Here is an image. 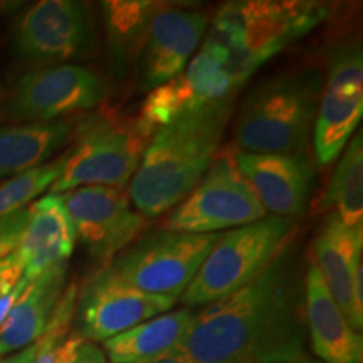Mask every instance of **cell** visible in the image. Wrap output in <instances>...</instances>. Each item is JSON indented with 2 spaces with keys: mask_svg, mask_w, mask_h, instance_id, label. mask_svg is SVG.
I'll return each mask as SVG.
<instances>
[{
  "mask_svg": "<svg viewBox=\"0 0 363 363\" xmlns=\"http://www.w3.org/2000/svg\"><path fill=\"white\" fill-rule=\"evenodd\" d=\"M305 274L289 240L257 278L194 313L189 363H296L305 357Z\"/></svg>",
  "mask_w": 363,
  "mask_h": 363,
  "instance_id": "obj_1",
  "label": "cell"
},
{
  "mask_svg": "<svg viewBox=\"0 0 363 363\" xmlns=\"http://www.w3.org/2000/svg\"><path fill=\"white\" fill-rule=\"evenodd\" d=\"M234 104L235 98L197 108L153 135L128 187L138 214H169L192 192L219 155Z\"/></svg>",
  "mask_w": 363,
  "mask_h": 363,
  "instance_id": "obj_2",
  "label": "cell"
},
{
  "mask_svg": "<svg viewBox=\"0 0 363 363\" xmlns=\"http://www.w3.org/2000/svg\"><path fill=\"white\" fill-rule=\"evenodd\" d=\"M330 9L320 2L244 0L222 6L203 45L219 54L235 84L320 26Z\"/></svg>",
  "mask_w": 363,
  "mask_h": 363,
  "instance_id": "obj_3",
  "label": "cell"
},
{
  "mask_svg": "<svg viewBox=\"0 0 363 363\" xmlns=\"http://www.w3.org/2000/svg\"><path fill=\"white\" fill-rule=\"evenodd\" d=\"M323 81L320 69L298 67L252 88L235 115L234 148L247 153L306 152Z\"/></svg>",
  "mask_w": 363,
  "mask_h": 363,
  "instance_id": "obj_4",
  "label": "cell"
},
{
  "mask_svg": "<svg viewBox=\"0 0 363 363\" xmlns=\"http://www.w3.org/2000/svg\"><path fill=\"white\" fill-rule=\"evenodd\" d=\"M152 138L138 116H88L76 126L74 143L49 194L62 195L86 185L126 189Z\"/></svg>",
  "mask_w": 363,
  "mask_h": 363,
  "instance_id": "obj_5",
  "label": "cell"
},
{
  "mask_svg": "<svg viewBox=\"0 0 363 363\" xmlns=\"http://www.w3.org/2000/svg\"><path fill=\"white\" fill-rule=\"evenodd\" d=\"M296 219H264L219 234L180 299L185 308L207 306L251 283L293 238Z\"/></svg>",
  "mask_w": 363,
  "mask_h": 363,
  "instance_id": "obj_6",
  "label": "cell"
},
{
  "mask_svg": "<svg viewBox=\"0 0 363 363\" xmlns=\"http://www.w3.org/2000/svg\"><path fill=\"white\" fill-rule=\"evenodd\" d=\"M267 214L240 174L234 147L220 150L206 175L160 222V229L185 234H219L264 219Z\"/></svg>",
  "mask_w": 363,
  "mask_h": 363,
  "instance_id": "obj_7",
  "label": "cell"
},
{
  "mask_svg": "<svg viewBox=\"0 0 363 363\" xmlns=\"http://www.w3.org/2000/svg\"><path fill=\"white\" fill-rule=\"evenodd\" d=\"M217 238L219 234L172 233L158 227L140 235L108 266L140 291L180 299Z\"/></svg>",
  "mask_w": 363,
  "mask_h": 363,
  "instance_id": "obj_8",
  "label": "cell"
},
{
  "mask_svg": "<svg viewBox=\"0 0 363 363\" xmlns=\"http://www.w3.org/2000/svg\"><path fill=\"white\" fill-rule=\"evenodd\" d=\"M17 57L44 66L69 65L96 49L93 9L76 0H43L17 17L11 30Z\"/></svg>",
  "mask_w": 363,
  "mask_h": 363,
  "instance_id": "obj_9",
  "label": "cell"
},
{
  "mask_svg": "<svg viewBox=\"0 0 363 363\" xmlns=\"http://www.w3.org/2000/svg\"><path fill=\"white\" fill-rule=\"evenodd\" d=\"M110 84L91 67L44 66L26 72L7 101V116L17 123L66 120L101 106Z\"/></svg>",
  "mask_w": 363,
  "mask_h": 363,
  "instance_id": "obj_10",
  "label": "cell"
},
{
  "mask_svg": "<svg viewBox=\"0 0 363 363\" xmlns=\"http://www.w3.org/2000/svg\"><path fill=\"white\" fill-rule=\"evenodd\" d=\"M363 115V52L358 39L338 44L330 54L313 126L315 155L328 165L355 135Z\"/></svg>",
  "mask_w": 363,
  "mask_h": 363,
  "instance_id": "obj_11",
  "label": "cell"
},
{
  "mask_svg": "<svg viewBox=\"0 0 363 363\" xmlns=\"http://www.w3.org/2000/svg\"><path fill=\"white\" fill-rule=\"evenodd\" d=\"M177 301L172 296L140 291L118 278L110 266H101L78 293L76 333L84 342L104 343L150 318L170 311Z\"/></svg>",
  "mask_w": 363,
  "mask_h": 363,
  "instance_id": "obj_12",
  "label": "cell"
},
{
  "mask_svg": "<svg viewBox=\"0 0 363 363\" xmlns=\"http://www.w3.org/2000/svg\"><path fill=\"white\" fill-rule=\"evenodd\" d=\"M81 239L94 261L108 266L140 238L145 217L131 206L126 189L86 185L59 195Z\"/></svg>",
  "mask_w": 363,
  "mask_h": 363,
  "instance_id": "obj_13",
  "label": "cell"
},
{
  "mask_svg": "<svg viewBox=\"0 0 363 363\" xmlns=\"http://www.w3.org/2000/svg\"><path fill=\"white\" fill-rule=\"evenodd\" d=\"M208 13L201 9L163 4L150 22L136 74L138 89L152 91L187 67L207 33Z\"/></svg>",
  "mask_w": 363,
  "mask_h": 363,
  "instance_id": "obj_14",
  "label": "cell"
},
{
  "mask_svg": "<svg viewBox=\"0 0 363 363\" xmlns=\"http://www.w3.org/2000/svg\"><path fill=\"white\" fill-rule=\"evenodd\" d=\"M235 163L267 216L305 214L315 185V165L301 153H247L234 148Z\"/></svg>",
  "mask_w": 363,
  "mask_h": 363,
  "instance_id": "obj_15",
  "label": "cell"
},
{
  "mask_svg": "<svg viewBox=\"0 0 363 363\" xmlns=\"http://www.w3.org/2000/svg\"><path fill=\"white\" fill-rule=\"evenodd\" d=\"M315 262L335 303L353 328H363V227L330 214L313 247Z\"/></svg>",
  "mask_w": 363,
  "mask_h": 363,
  "instance_id": "obj_16",
  "label": "cell"
},
{
  "mask_svg": "<svg viewBox=\"0 0 363 363\" xmlns=\"http://www.w3.org/2000/svg\"><path fill=\"white\" fill-rule=\"evenodd\" d=\"M305 325L321 363H362V333L348 323L313 259L305 271Z\"/></svg>",
  "mask_w": 363,
  "mask_h": 363,
  "instance_id": "obj_17",
  "label": "cell"
},
{
  "mask_svg": "<svg viewBox=\"0 0 363 363\" xmlns=\"http://www.w3.org/2000/svg\"><path fill=\"white\" fill-rule=\"evenodd\" d=\"M76 230L59 195H45L27 207V222L17 256L24 266L22 278L33 281L51 267L67 262L74 251Z\"/></svg>",
  "mask_w": 363,
  "mask_h": 363,
  "instance_id": "obj_18",
  "label": "cell"
},
{
  "mask_svg": "<svg viewBox=\"0 0 363 363\" xmlns=\"http://www.w3.org/2000/svg\"><path fill=\"white\" fill-rule=\"evenodd\" d=\"M66 279L67 262H61L27 283L0 326V358L38 342L65 293Z\"/></svg>",
  "mask_w": 363,
  "mask_h": 363,
  "instance_id": "obj_19",
  "label": "cell"
},
{
  "mask_svg": "<svg viewBox=\"0 0 363 363\" xmlns=\"http://www.w3.org/2000/svg\"><path fill=\"white\" fill-rule=\"evenodd\" d=\"M163 2L153 0H108L101 4L108 66L118 81L136 69L147 40L148 27Z\"/></svg>",
  "mask_w": 363,
  "mask_h": 363,
  "instance_id": "obj_20",
  "label": "cell"
},
{
  "mask_svg": "<svg viewBox=\"0 0 363 363\" xmlns=\"http://www.w3.org/2000/svg\"><path fill=\"white\" fill-rule=\"evenodd\" d=\"M74 118L0 126V179L44 165L74 138Z\"/></svg>",
  "mask_w": 363,
  "mask_h": 363,
  "instance_id": "obj_21",
  "label": "cell"
},
{
  "mask_svg": "<svg viewBox=\"0 0 363 363\" xmlns=\"http://www.w3.org/2000/svg\"><path fill=\"white\" fill-rule=\"evenodd\" d=\"M192 320L194 311L185 306L150 318L103 343L106 362L140 363L165 355L179 347Z\"/></svg>",
  "mask_w": 363,
  "mask_h": 363,
  "instance_id": "obj_22",
  "label": "cell"
},
{
  "mask_svg": "<svg viewBox=\"0 0 363 363\" xmlns=\"http://www.w3.org/2000/svg\"><path fill=\"white\" fill-rule=\"evenodd\" d=\"M321 212L333 211L345 225L363 227V136L358 130L340 155L337 169L321 195Z\"/></svg>",
  "mask_w": 363,
  "mask_h": 363,
  "instance_id": "obj_23",
  "label": "cell"
},
{
  "mask_svg": "<svg viewBox=\"0 0 363 363\" xmlns=\"http://www.w3.org/2000/svg\"><path fill=\"white\" fill-rule=\"evenodd\" d=\"M197 108L202 106L197 103L184 76L179 74L165 84L148 91L138 118L150 133L155 135L163 126Z\"/></svg>",
  "mask_w": 363,
  "mask_h": 363,
  "instance_id": "obj_24",
  "label": "cell"
},
{
  "mask_svg": "<svg viewBox=\"0 0 363 363\" xmlns=\"http://www.w3.org/2000/svg\"><path fill=\"white\" fill-rule=\"evenodd\" d=\"M66 157L67 152L44 165L22 172V174L13 175L7 182H4L0 185V219L22 211L45 190L51 189L54 182L61 175Z\"/></svg>",
  "mask_w": 363,
  "mask_h": 363,
  "instance_id": "obj_25",
  "label": "cell"
},
{
  "mask_svg": "<svg viewBox=\"0 0 363 363\" xmlns=\"http://www.w3.org/2000/svg\"><path fill=\"white\" fill-rule=\"evenodd\" d=\"M22 274H24V266L17 256V252L0 259V296L7 294L11 289L16 288Z\"/></svg>",
  "mask_w": 363,
  "mask_h": 363,
  "instance_id": "obj_26",
  "label": "cell"
},
{
  "mask_svg": "<svg viewBox=\"0 0 363 363\" xmlns=\"http://www.w3.org/2000/svg\"><path fill=\"white\" fill-rule=\"evenodd\" d=\"M69 363H108L106 357L96 343L83 342Z\"/></svg>",
  "mask_w": 363,
  "mask_h": 363,
  "instance_id": "obj_27",
  "label": "cell"
},
{
  "mask_svg": "<svg viewBox=\"0 0 363 363\" xmlns=\"http://www.w3.org/2000/svg\"><path fill=\"white\" fill-rule=\"evenodd\" d=\"M29 281H26L24 278H21L19 283L16 284V288L11 289L7 294H4V296H0V326H2L4 321H6V318L9 313H11L12 306L16 305V301L19 299L21 293L24 291V288L27 286Z\"/></svg>",
  "mask_w": 363,
  "mask_h": 363,
  "instance_id": "obj_28",
  "label": "cell"
},
{
  "mask_svg": "<svg viewBox=\"0 0 363 363\" xmlns=\"http://www.w3.org/2000/svg\"><path fill=\"white\" fill-rule=\"evenodd\" d=\"M35 350H38V345L33 343L30 347L24 348V350L12 353V355L2 357L0 363H33L35 357Z\"/></svg>",
  "mask_w": 363,
  "mask_h": 363,
  "instance_id": "obj_29",
  "label": "cell"
},
{
  "mask_svg": "<svg viewBox=\"0 0 363 363\" xmlns=\"http://www.w3.org/2000/svg\"><path fill=\"white\" fill-rule=\"evenodd\" d=\"M140 363H189V362H185L184 358H182L180 355H177L175 352H169V353H165V355L153 358V360L140 362Z\"/></svg>",
  "mask_w": 363,
  "mask_h": 363,
  "instance_id": "obj_30",
  "label": "cell"
},
{
  "mask_svg": "<svg viewBox=\"0 0 363 363\" xmlns=\"http://www.w3.org/2000/svg\"><path fill=\"white\" fill-rule=\"evenodd\" d=\"M296 363H321V362L315 360V358H303V360H299Z\"/></svg>",
  "mask_w": 363,
  "mask_h": 363,
  "instance_id": "obj_31",
  "label": "cell"
}]
</instances>
